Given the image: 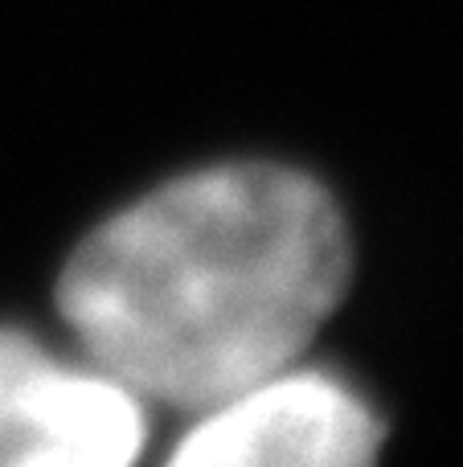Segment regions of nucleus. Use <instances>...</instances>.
<instances>
[{
	"label": "nucleus",
	"instance_id": "nucleus-1",
	"mask_svg": "<svg viewBox=\"0 0 463 467\" xmlns=\"http://www.w3.org/2000/svg\"><path fill=\"white\" fill-rule=\"evenodd\" d=\"M349 275V230L316 181L221 164L103 222L66 263L57 307L139 398L210 410L292 369Z\"/></svg>",
	"mask_w": 463,
	"mask_h": 467
},
{
	"label": "nucleus",
	"instance_id": "nucleus-3",
	"mask_svg": "<svg viewBox=\"0 0 463 467\" xmlns=\"http://www.w3.org/2000/svg\"><path fill=\"white\" fill-rule=\"evenodd\" d=\"M377 447L382 427L357 389L292 365L201 410L164 467H374Z\"/></svg>",
	"mask_w": 463,
	"mask_h": 467
},
{
	"label": "nucleus",
	"instance_id": "nucleus-2",
	"mask_svg": "<svg viewBox=\"0 0 463 467\" xmlns=\"http://www.w3.org/2000/svg\"><path fill=\"white\" fill-rule=\"evenodd\" d=\"M144 439V398L115 373L0 328V467H136Z\"/></svg>",
	"mask_w": 463,
	"mask_h": 467
}]
</instances>
